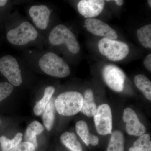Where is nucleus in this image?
<instances>
[{"label":"nucleus","mask_w":151,"mask_h":151,"mask_svg":"<svg viewBox=\"0 0 151 151\" xmlns=\"http://www.w3.org/2000/svg\"><path fill=\"white\" fill-rule=\"evenodd\" d=\"M137 36L142 45L146 48L151 49V25H146L137 30Z\"/></svg>","instance_id":"nucleus-21"},{"label":"nucleus","mask_w":151,"mask_h":151,"mask_svg":"<svg viewBox=\"0 0 151 151\" xmlns=\"http://www.w3.org/2000/svg\"><path fill=\"white\" fill-rule=\"evenodd\" d=\"M83 96L79 92L68 91L60 94L55 101V109L60 115L70 116L81 111Z\"/></svg>","instance_id":"nucleus-1"},{"label":"nucleus","mask_w":151,"mask_h":151,"mask_svg":"<svg viewBox=\"0 0 151 151\" xmlns=\"http://www.w3.org/2000/svg\"><path fill=\"white\" fill-rule=\"evenodd\" d=\"M35 148L31 143L24 142L21 143L9 151H35Z\"/></svg>","instance_id":"nucleus-25"},{"label":"nucleus","mask_w":151,"mask_h":151,"mask_svg":"<svg viewBox=\"0 0 151 151\" xmlns=\"http://www.w3.org/2000/svg\"><path fill=\"white\" fill-rule=\"evenodd\" d=\"M50 11L46 6H32L29 10L30 16L33 22L40 29H46L48 26Z\"/></svg>","instance_id":"nucleus-12"},{"label":"nucleus","mask_w":151,"mask_h":151,"mask_svg":"<svg viewBox=\"0 0 151 151\" xmlns=\"http://www.w3.org/2000/svg\"><path fill=\"white\" fill-rule=\"evenodd\" d=\"M97 133L101 135L111 134L113 129V117L110 106L104 104L97 109L94 116Z\"/></svg>","instance_id":"nucleus-8"},{"label":"nucleus","mask_w":151,"mask_h":151,"mask_svg":"<svg viewBox=\"0 0 151 151\" xmlns=\"http://www.w3.org/2000/svg\"><path fill=\"white\" fill-rule=\"evenodd\" d=\"M0 71L13 86H17L21 84V71L15 58L10 55L2 57L0 59Z\"/></svg>","instance_id":"nucleus-6"},{"label":"nucleus","mask_w":151,"mask_h":151,"mask_svg":"<svg viewBox=\"0 0 151 151\" xmlns=\"http://www.w3.org/2000/svg\"><path fill=\"white\" fill-rule=\"evenodd\" d=\"M134 83L146 98L151 101V82L147 77L143 74L136 75L134 78Z\"/></svg>","instance_id":"nucleus-20"},{"label":"nucleus","mask_w":151,"mask_h":151,"mask_svg":"<svg viewBox=\"0 0 151 151\" xmlns=\"http://www.w3.org/2000/svg\"><path fill=\"white\" fill-rule=\"evenodd\" d=\"M105 4L103 0H81L78 2L77 8L79 13L86 18H92L99 15Z\"/></svg>","instance_id":"nucleus-11"},{"label":"nucleus","mask_w":151,"mask_h":151,"mask_svg":"<svg viewBox=\"0 0 151 151\" xmlns=\"http://www.w3.org/2000/svg\"><path fill=\"white\" fill-rule=\"evenodd\" d=\"M39 65L44 72L54 77L65 78L70 74V67L67 63L53 52L44 55L40 59Z\"/></svg>","instance_id":"nucleus-2"},{"label":"nucleus","mask_w":151,"mask_h":151,"mask_svg":"<svg viewBox=\"0 0 151 151\" xmlns=\"http://www.w3.org/2000/svg\"><path fill=\"white\" fill-rule=\"evenodd\" d=\"M55 101L54 97L51 98L42 114L44 125L48 131H51L53 128L55 120L56 109Z\"/></svg>","instance_id":"nucleus-16"},{"label":"nucleus","mask_w":151,"mask_h":151,"mask_svg":"<svg viewBox=\"0 0 151 151\" xmlns=\"http://www.w3.org/2000/svg\"><path fill=\"white\" fill-rule=\"evenodd\" d=\"M8 1L7 0H0V6H5Z\"/></svg>","instance_id":"nucleus-28"},{"label":"nucleus","mask_w":151,"mask_h":151,"mask_svg":"<svg viewBox=\"0 0 151 151\" xmlns=\"http://www.w3.org/2000/svg\"><path fill=\"white\" fill-rule=\"evenodd\" d=\"M98 47L102 55L113 61L122 60L129 53V47L127 44L106 38L99 41Z\"/></svg>","instance_id":"nucleus-4"},{"label":"nucleus","mask_w":151,"mask_h":151,"mask_svg":"<svg viewBox=\"0 0 151 151\" xmlns=\"http://www.w3.org/2000/svg\"><path fill=\"white\" fill-rule=\"evenodd\" d=\"M61 142L72 151H83L82 146L73 132H65L60 137Z\"/></svg>","instance_id":"nucleus-18"},{"label":"nucleus","mask_w":151,"mask_h":151,"mask_svg":"<svg viewBox=\"0 0 151 151\" xmlns=\"http://www.w3.org/2000/svg\"><path fill=\"white\" fill-rule=\"evenodd\" d=\"M123 119L126 123V130L128 134L140 137L145 133V127L140 122L135 111L131 108L125 109Z\"/></svg>","instance_id":"nucleus-10"},{"label":"nucleus","mask_w":151,"mask_h":151,"mask_svg":"<svg viewBox=\"0 0 151 151\" xmlns=\"http://www.w3.org/2000/svg\"><path fill=\"white\" fill-rule=\"evenodd\" d=\"M44 130V127L38 121H35L28 125L26 130L24 139L25 142L31 143L35 147H38L37 136L40 135Z\"/></svg>","instance_id":"nucleus-14"},{"label":"nucleus","mask_w":151,"mask_h":151,"mask_svg":"<svg viewBox=\"0 0 151 151\" xmlns=\"http://www.w3.org/2000/svg\"><path fill=\"white\" fill-rule=\"evenodd\" d=\"M114 1L116 2L117 5L121 6L123 5L124 1H122V0H116V1Z\"/></svg>","instance_id":"nucleus-27"},{"label":"nucleus","mask_w":151,"mask_h":151,"mask_svg":"<svg viewBox=\"0 0 151 151\" xmlns=\"http://www.w3.org/2000/svg\"><path fill=\"white\" fill-rule=\"evenodd\" d=\"M148 3L149 6L151 7V1L150 0H149V1H148Z\"/></svg>","instance_id":"nucleus-30"},{"label":"nucleus","mask_w":151,"mask_h":151,"mask_svg":"<svg viewBox=\"0 0 151 151\" xmlns=\"http://www.w3.org/2000/svg\"><path fill=\"white\" fill-rule=\"evenodd\" d=\"M0 123H1V121H0Z\"/></svg>","instance_id":"nucleus-31"},{"label":"nucleus","mask_w":151,"mask_h":151,"mask_svg":"<svg viewBox=\"0 0 151 151\" xmlns=\"http://www.w3.org/2000/svg\"><path fill=\"white\" fill-rule=\"evenodd\" d=\"M129 151H138L137 150H135L134 148L133 147L130 148L129 150Z\"/></svg>","instance_id":"nucleus-29"},{"label":"nucleus","mask_w":151,"mask_h":151,"mask_svg":"<svg viewBox=\"0 0 151 151\" xmlns=\"http://www.w3.org/2000/svg\"><path fill=\"white\" fill-rule=\"evenodd\" d=\"M38 35L37 31L30 23L24 22L18 27L9 31L7 39L12 44L22 46L35 40Z\"/></svg>","instance_id":"nucleus-5"},{"label":"nucleus","mask_w":151,"mask_h":151,"mask_svg":"<svg viewBox=\"0 0 151 151\" xmlns=\"http://www.w3.org/2000/svg\"></svg>","instance_id":"nucleus-32"},{"label":"nucleus","mask_w":151,"mask_h":151,"mask_svg":"<svg viewBox=\"0 0 151 151\" xmlns=\"http://www.w3.org/2000/svg\"><path fill=\"white\" fill-rule=\"evenodd\" d=\"M76 129L81 140L86 145H91L95 146L98 145L99 139L97 136L90 134L86 122L82 120L78 121L76 124Z\"/></svg>","instance_id":"nucleus-13"},{"label":"nucleus","mask_w":151,"mask_h":151,"mask_svg":"<svg viewBox=\"0 0 151 151\" xmlns=\"http://www.w3.org/2000/svg\"><path fill=\"white\" fill-rule=\"evenodd\" d=\"M55 91V89L52 86H48L45 89L43 97L38 101L34 108V112L36 116H40L42 115L47 105L51 100Z\"/></svg>","instance_id":"nucleus-17"},{"label":"nucleus","mask_w":151,"mask_h":151,"mask_svg":"<svg viewBox=\"0 0 151 151\" xmlns=\"http://www.w3.org/2000/svg\"><path fill=\"white\" fill-rule=\"evenodd\" d=\"M22 133H17L15 137L11 140L9 139L5 136L0 137V145L1 151H9L20 144L22 139Z\"/></svg>","instance_id":"nucleus-22"},{"label":"nucleus","mask_w":151,"mask_h":151,"mask_svg":"<svg viewBox=\"0 0 151 151\" xmlns=\"http://www.w3.org/2000/svg\"><path fill=\"white\" fill-rule=\"evenodd\" d=\"M102 75L104 81L108 87L117 92L124 89L126 75L117 65L107 64L103 67Z\"/></svg>","instance_id":"nucleus-7"},{"label":"nucleus","mask_w":151,"mask_h":151,"mask_svg":"<svg viewBox=\"0 0 151 151\" xmlns=\"http://www.w3.org/2000/svg\"><path fill=\"white\" fill-rule=\"evenodd\" d=\"M144 65L145 67L151 72V54H149L147 55L144 61Z\"/></svg>","instance_id":"nucleus-26"},{"label":"nucleus","mask_w":151,"mask_h":151,"mask_svg":"<svg viewBox=\"0 0 151 151\" xmlns=\"http://www.w3.org/2000/svg\"><path fill=\"white\" fill-rule=\"evenodd\" d=\"M125 139L122 132L116 130L112 132L107 151H124Z\"/></svg>","instance_id":"nucleus-19"},{"label":"nucleus","mask_w":151,"mask_h":151,"mask_svg":"<svg viewBox=\"0 0 151 151\" xmlns=\"http://www.w3.org/2000/svg\"><path fill=\"white\" fill-rule=\"evenodd\" d=\"M97 109L93 92L91 89H87L84 92L83 105L80 112L91 118L94 116Z\"/></svg>","instance_id":"nucleus-15"},{"label":"nucleus","mask_w":151,"mask_h":151,"mask_svg":"<svg viewBox=\"0 0 151 151\" xmlns=\"http://www.w3.org/2000/svg\"><path fill=\"white\" fill-rule=\"evenodd\" d=\"M134 148L138 151H151V141L150 135H141L134 144Z\"/></svg>","instance_id":"nucleus-23"},{"label":"nucleus","mask_w":151,"mask_h":151,"mask_svg":"<svg viewBox=\"0 0 151 151\" xmlns=\"http://www.w3.org/2000/svg\"><path fill=\"white\" fill-rule=\"evenodd\" d=\"M13 85L9 82L0 83V102L8 97L13 91Z\"/></svg>","instance_id":"nucleus-24"},{"label":"nucleus","mask_w":151,"mask_h":151,"mask_svg":"<svg viewBox=\"0 0 151 151\" xmlns=\"http://www.w3.org/2000/svg\"><path fill=\"white\" fill-rule=\"evenodd\" d=\"M85 26L89 32L94 35L112 40L118 38V35L116 31L100 20L93 18L86 19L85 21Z\"/></svg>","instance_id":"nucleus-9"},{"label":"nucleus","mask_w":151,"mask_h":151,"mask_svg":"<svg viewBox=\"0 0 151 151\" xmlns=\"http://www.w3.org/2000/svg\"><path fill=\"white\" fill-rule=\"evenodd\" d=\"M49 40L52 45H65L73 54H77L80 51V45L75 35L64 25H58L52 30L49 36Z\"/></svg>","instance_id":"nucleus-3"}]
</instances>
